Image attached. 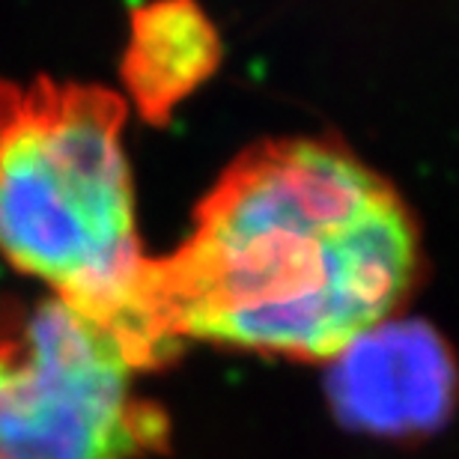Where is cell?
Segmentation results:
<instances>
[{
	"label": "cell",
	"mask_w": 459,
	"mask_h": 459,
	"mask_svg": "<svg viewBox=\"0 0 459 459\" xmlns=\"http://www.w3.org/2000/svg\"><path fill=\"white\" fill-rule=\"evenodd\" d=\"M420 274V230L379 170L334 137L247 146L188 238L143 272L152 364L182 341L328 361L391 319Z\"/></svg>",
	"instance_id": "6da1fadb"
},
{
	"label": "cell",
	"mask_w": 459,
	"mask_h": 459,
	"mask_svg": "<svg viewBox=\"0 0 459 459\" xmlns=\"http://www.w3.org/2000/svg\"><path fill=\"white\" fill-rule=\"evenodd\" d=\"M128 105L108 87L0 81V254L117 343L152 364L134 186L123 150Z\"/></svg>",
	"instance_id": "7a4b0ae2"
},
{
	"label": "cell",
	"mask_w": 459,
	"mask_h": 459,
	"mask_svg": "<svg viewBox=\"0 0 459 459\" xmlns=\"http://www.w3.org/2000/svg\"><path fill=\"white\" fill-rule=\"evenodd\" d=\"M132 364L63 301L0 307V459H143L161 418Z\"/></svg>",
	"instance_id": "3957f363"
},
{
	"label": "cell",
	"mask_w": 459,
	"mask_h": 459,
	"mask_svg": "<svg viewBox=\"0 0 459 459\" xmlns=\"http://www.w3.org/2000/svg\"><path fill=\"white\" fill-rule=\"evenodd\" d=\"M328 379L341 418L376 436H420L445 420L454 364L420 319H385L332 358Z\"/></svg>",
	"instance_id": "277c9868"
},
{
	"label": "cell",
	"mask_w": 459,
	"mask_h": 459,
	"mask_svg": "<svg viewBox=\"0 0 459 459\" xmlns=\"http://www.w3.org/2000/svg\"><path fill=\"white\" fill-rule=\"evenodd\" d=\"M221 66V33L197 0H150L132 13L123 54L126 105L164 126Z\"/></svg>",
	"instance_id": "5b68a950"
}]
</instances>
